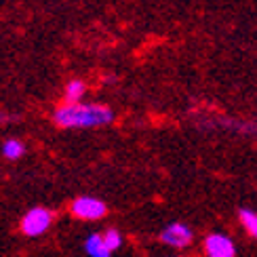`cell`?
<instances>
[{
	"label": "cell",
	"instance_id": "cell-8",
	"mask_svg": "<svg viewBox=\"0 0 257 257\" xmlns=\"http://www.w3.org/2000/svg\"><path fill=\"white\" fill-rule=\"evenodd\" d=\"M238 219L242 223V228L247 230L249 236L257 240V211H253V209H240L238 211Z\"/></svg>",
	"mask_w": 257,
	"mask_h": 257
},
{
	"label": "cell",
	"instance_id": "cell-5",
	"mask_svg": "<svg viewBox=\"0 0 257 257\" xmlns=\"http://www.w3.org/2000/svg\"><path fill=\"white\" fill-rule=\"evenodd\" d=\"M205 257H236V242L223 232H211L202 240Z\"/></svg>",
	"mask_w": 257,
	"mask_h": 257
},
{
	"label": "cell",
	"instance_id": "cell-9",
	"mask_svg": "<svg viewBox=\"0 0 257 257\" xmlns=\"http://www.w3.org/2000/svg\"><path fill=\"white\" fill-rule=\"evenodd\" d=\"M24 152H26V146H24V142H19V139H7V142L3 144V156L9 158V160L21 158Z\"/></svg>",
	"mask_w": 257,
	"mask_h": 257
},
{
	"label": "cell",
	"instance_id": "cell-1",
	"mask_svg": "<svg viewBox=\"0 0 257 257\" xmlns=\"http://www.w3.org/2000/svg\"><path fill=\"white\" fill-rule=\"evenodd\" d=\"M112 120L114 112L103 103H63L53 112V122L61 128H95Z\"/></svg>",
	"mask_w": 257,
	"mask_h": 257
},
{
	"label": "cell",
	"instance_id": "cell-7",
	"mask_svg": "<svg viewBox=\"0 0 257 257\" xmlns=\"http://www.w3.org/2000/svg\"><path fill=\"white\" fill-rule=\"evenodd\" d=\"M84 93H87V84H84L82 80H70L66 84V91H63V99H66V103H78Z\"/></svg>",
	"mask_w": 257,
	"mask_h": 257
},
{
	"label": "cell",
	"instance_id": "cell-4",
	"mask_svg": "<svg viewBox=\"0 0 257 257\" xmlns=\"http://www.w3.org/2000/svg\"><path fill=\"white\" fill-rule=\"evenodd\" d=\"M158 240L171 249H186L194 242V230L184 221H173L160 230Z\"/></svg>",
	"mask_w": 257,
	"mask_h": 257
},
{
	"label": "cell",
	"instance_id": "cell-10",
	"mask_svg": "<svg viewBox=\"0 0 257 257\" xmlns=\"http://www.w3.org/2000/svg\"><path fill=\"white\" fill-rule=\"evenodd\" d=\"M101 236H103L105 247H108L112 253H114V251H118V249L122 247V234L116 230V228H108L105 232H101Z\"/></svg>",
	"mask_w": 257,
	"mask_h": 257
},
{
	"label": "cell",
	"instance_id": "cell-2",
	"mask_svg": "<svg viewBox=\"0 0 257 257\" xmlns=\"http://www.w3.org/2000/svg\"><path fill=\"white\" fill-rule=\"evenodd\" d=\"M55 215H53V211L47 209V207H34L30 209L24 217H21V223H19V230L26 234L30 238H36L40 234H45L49 228Z\"/></svg>",
	"mask_w": 257,
	"mask_h": 257
},
{
	"label": "cell",
	"instance_id": "cell-6",
	"mask_svg": "<svg viewBox=\"0 0 257 257\" xmlns=\"http://www.w3.org/2000/svg\"><path fill=\"white\" fill-rule=\"evenodd\" d=\"M84 251H87L89 257H112V251L105 247L101 232L89 234L87 240H84Z\"/></svg>",
	"mask_w": 257,
	"mask_h": 257
},
{
	"label": "cell",
	"instance_id": "cell-11",
	"mask_svg": "<svg viewBox=\"0 0 257 257\" xmlns=\"http://www.w3.org/2000/svg\"><path fill=\"white\" fill-rule=\"evenodd\" d=\"M169 257H181V255H169Z\"/></svg>",
	"mask_w": 257,
	"mask_h": 257
},
{
	"label": "cell",
	"instance_id": "cell-3",
	"mask_svg": "<svg viewBox=\"0 0 257 257\" xmlns=\"http://www.w3.org/2000/svg\"><path fill=\"white\" fill-rule=\"evenodd\" d=\"M70 213L80 221H97L108 215V205L95 196H78L70 202Z\"/></svg>",
	"mask_w": 257,
	"mask_h": 257
}]
</instances>
